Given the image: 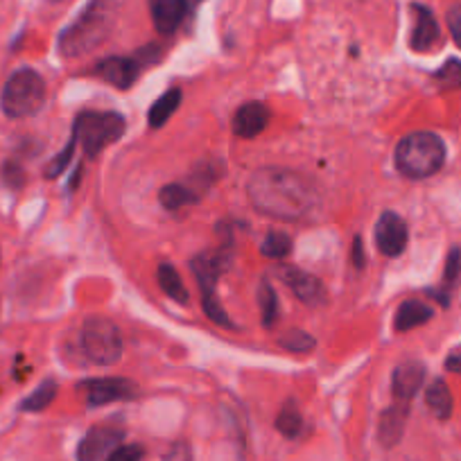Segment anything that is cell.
I'll return each instance as SVG.
<instances>
[{
    "label": "cell",
    "mask_w": 461,
    "mask_h": 461,
    "mask_svg": "<svg viewBox=\"0 0 461 461\" xmlns=\"http://www.w3.org/2000/svg\"><path fill=\"white\" fill-rule=\"evenodd\" d=\"M247 193L256 211L283 221L303 220L319 202L312 181L287 167H260L247 184Z\"/></svg>",
    "instance_id": "cell-1"
},
{
    "label": "cell",
    "mask_w": 461,
    "mask_h": 461,
    "mask_svg": "<svg viewBox=\"0 0 461 461\" xmlns=\"http://www.w3.org/2000/svg\"><path fill=\"white\" fill-rule=\"evenodd\" d=\"M111 25H113V3L111 0H91V5L79 14V19L61 32V55L79 57L93 50L104 41Z\"/></svg>",
    "instance_id": "cell-2"
},
{
    "label": "cell",
    "mask_w": 461,
    "mask_h": 461,
    "mask_svg": "<svg viewBox=\"0 0 461 461\" xmlns=\"http://www.w3.org/2000/svg\"><path fill=\"white\" fill-rule=\"evenodd\" d=\"M396 167L407 179H428L437 175L446 161V145L437 134L414 131L396 148Z\"/></svg>",
    "instance_id": "cell-3"
},
{
    "label": "cell",
    "mask_w": 461,
    "mask_h": 461,
    "mask_svg": "<svg viewBox=\"0 0 461 461\" xmlns=\"http://www.w3.org/2000/svg\"><path fill=\"white\" fill-rule=\"evenodd\" d=\"M229 247H224L220 251H203V254L194 256L190 260V269H193L194 278L199 283V290H202L203 312H206V317L212 323L224 328H233V323H230V317L226 314V310L221 308L220 299L215 294V287L221 274L229 269Z\"/></svg>",
    "instance_id": "cell-4"
},
{
    "label": "cell",
    "mask_w": 461,
    "mask_h": 461,
    "mask_svg": "<svg viewBox=\"0 0 461 461\" xmlns=\"http://www.w3.org/2000/svg\"><path fill=\"white\" fill-rule=\"evenodd\" d=\"M125 118L115 111H82L73 125L75 139L82 143L88 158H95L97 154L104 152L125 134Z\"/></svg>",
    "instance_id": "cell-5"
},
{
    "label": "cell",
    "mask_w": 461,
    "mask_h": 461,
    "mask_svg": "<svg viewBox=\"0 0 461 461\" xmlns=\"http://www.w3.org/2000/svg\"><path fill=\"white\" fill-rule=\"evenodd\" d=\"M46 102V82L32 68H21L3 86L0 104L10 118L34 115Z\"/></svg>",
    "instance_id": "cell-6"
},
{
    "label": "cell",
    "mask_w": 461,
    "mask_h": 461,
    "mask_svg": "<svg viewBox=\"0 0 461 461\" xmlns=\"http://www.w3.org/2000/svg\"><path fill=\"white\" fill-rule=\"evenodd\" d=\"M79 348L93 365H115L122 357L121 330L111 319L88 317L79 330Z\"/></svg>",
    "instance_id": "cell-7"
},
{
    "label": "cell",
    "mask_w": 461,
    "mask_h": 461,
    "mask_svg": "<svg viewBox=\"0 0 461 461\" xmlns=\"http://www.w3.org/2000/svg\"><path fill=\"white\" fill-rule=\"evenodd\" d=\"M125 441V429L115 425H95L77 446V461H109Z\"/></svg>",
    "instance_id": "cell-8"
},
{
    "label": "cell",
    "mask_w": 461,
    "mask_h": 461,
    "mask_svg": "<svg viewBox=\"0 0 461 461\" xmlns=\"http://www.w3.org/2000/svg\"><path fill=\"white\" fill-rule=\"evenodd\" d=\"M79 392H84V398L91 407L109 405L115 401H131L139 396V389L134 383L121 378H100V380H86L79 384Z\"/></svg>",
    "instance_id": "cell-9"
},
{
    "label": "cell",
    "mask_w": 461,
    "mask_h": 461,
    "mask_svg": "<svg viewBox=\"0 0 461 461\" xmlns=\"http://www.w3.org/2000/svg\"><path fill=\"white\" fill-rule=\"evenodd\" d=\"M410 233H407V224L398 212L384 211L375 221V245H378L380 254L396 258L405 251Z\"/></svg>",
    "instance_id": "cell-10"
},
{
    "label": "cell",
    "mask_w": 461,
    "mask_h": 461,
    "mask_svg": "<svg viewBox=\"0 0 461 461\" xmlns=\"http://www.w3.org/2000/svg\"><path fill=\"white\" fill-rule=\"evenodd\" d=\"M278 278L305 305H321L326 301V287H323V283L317 276H312V274L303 272V269L281 267L278 269Z\"/></svg>",
    "instance_id": "cell-11"
},
{
    "label": "cell",
    "mask_w": 461,
    "mask_h": 461,
    "mask_svg": "<svg viewBox=\"0 0 461 461\" xmlns=\"http://www.w3.org/2000/svg\"><path fill=\"white\" fill-rule=\"evenodd\" d=\"M194 3L197 0H149V14H152L154 28L161 34L176 32V28L184 23Z\"/></svg>",
    "instance_id": "cell-12"
},
{
    "label": "cell",
    "mask_w": 461,
    "mask_h": 461,
    "mask_svg": "<svg viewBox=\"0 0 461 461\" xmlns=\"http://www.w3.org/2000/svg\"><path fill=\"white\" fill-rule=\"evenodd\" d=\"M269 109L263 102H247L233 115V134L240 139H256L267 130Z\"/></svg>",
    "instance_id": "cell-13"
},
{
    "label": "cell",
    "mask_w": 461,
    "mask_h": 461,
    "mask_svg": "<svg viewBox=\"0 0 461 461\" xmlns=\"http://www.w3.org/2000/svg\"><path fill=\"white\" fill-rule=\"evenodd\" d=\"M100 79L109 82L115 88H130L140 73V64L130 57H109L93 68Z\"/></svg>",
    "instance_id": "cell-14"
},
{
    "label": "cell",
    "mask_w": 461,
    "mask_h": 461,
    "mask_svg": "<svg viewBox=\"0 0 461 461\" xmlns=\"http://www.w3.org/2000/svg\"><path fill=\"white\" fill-rule=\"evenodd\" d=\"M423 380L425 366L420 362H402L401 366H396V371L392 375L393 401L410 405L416 393H419V389L423 387Z\"/></svg>",
    "instance_id": "cell-15"
},
{
    "label": "cell",
    "mask_w": 461,
    "mask_h": 461,
    "mask_svg": "<svg viewBox=\"0 0 461 461\" xmlns=\"http://www.w3.org/2000/svg\"><path fill=\"white\" fill-rule=\"evenodd\" d=\"M411 12H414V30H411L410 46L416 52H428L438 41V23L432 10L425 5H411Z\"/></svg>",
    "instance_id": "cell-16"
},
{
    "label": "cell",
    "mask_w": 461,
    "mask_h": 461,
    "mask_svg": "<svg viewBox=\"0 0 461 461\" xmlns=\"http://www.w3.org/2000/svg\"><path fill=\"white\" fill-rule=\"evenodd\" d=\"M407 416H410V405L398 401L383 411L378 425V438L384 447H393L401 441L402 432H405Z\"/></svg>",
    "instance_id": "cell-17"
},
{
    "label": "cell",
    "mask_w": 461,
    "mask_h": 461,
    "mask_svg": "<svg viewBox=\"0 0 461 461\" xmlns=\"http://www.w3.org/2000/svg\"><path fill=\"white\" fill-rule=\"evenodd\" d=\"M434 317V310L429 305L420 303V301H402L396 310V319H393V326L398 332H407L411 328H419L423 323H428Z\"/></svg>",
    "instance_id": "cell-18"
},
{
    "label": "cell",
    "mask_w": 461,
    "mask_h": 461,
    "mask_svg": "<svg viewBox=\"0 0 461 461\" xmlns=\"http://www.w3.org/2000/svg\"><path fill=\"white\" fill-rule=\"evenodd\" d=\"M179 104H181L179 88H170V91L163 93V95L154 102L152 109H149V113H148L149 127H152V130H158V127L166 125V122L172 118V113L179 109Z\"/></svg>",
    "instance_id": "cell-19"
},
{
    "label": "cell",
    "mask_w": 461,
    "mask_h": 461,
    "mask_svg": "<svg viewBox=\"0 0 461 461\" xmlns=\"http://www.w3.org/2000/svg\"><path fill=\"white\" fill-rule=\"evenodd\" d=\"M157 281L158 285H161V290L166 292L167 296H170L172 301H176V303H188L190 294L188 290H185L184 281H181L179 272H176L175 267H172L170 263H163L157 267Z\"/></svg>",
    "instance_id": "cell-20"
},
{
    "label": "cell",
    "mask_w": 461,
    "mask_h": 461,
    "mask_svg": "<svg viewBox=\"0 0 461 461\" xmlns=\"http://www.w3.org/2000/svg\"><path fill=\"white\" fill-rule=\"evenodd\" d=\"M425 405L429 407V411H432L437 419H441V420L450 419V414H452V393H450V389H447V384L443 383V380H434V383L429 384L428 392H425Z\"/></svg>",
    "instance_id": "cell-21"
},
{
    "label": "cell",
    "mask_w": 461,
    "mask_h": 461,
    "mask_svg": "<svg viewBox=\"0 0 461 461\" xmlns=\"http://www.w3.org/2000/svg\"><path fill=\"white\" fill-rule=\"evenodd\" d=\"M158 202L167 211H181L184 206H190V203L197 202V193L181 184H167L158 190Z\"/></svg>",
    "instance_id": "cell-22"
},
{
    "label": "cell",
    "mask_w": 461,
    "mask_h": 461,
    "mask_svg": "<svg viewBox=\"0 0 461 461\" xmlns=\"http://www.w3.org/2000/svg\"><path fill=\"white\" fill-rule=\"evenodd\" d=\"M57 396V383L52 380H46V383L39 384L23 402H21V410L23 411H43L46 407H50V402L55 401Z\"/></svg>",
    "instance_id": "cell-23"
},
{
    "label": "cell",
    "mask_w": 461,
    "mask_h": 461,
    "mask_svg": "<svg viewBox=\"0 0 461 461\" xmlns=\"http://www.w3.org/2000/svg\"><path fill=\"white\" fill-rule=\"evenodd\" d=\"M276 429L287 438H296L303 432V416H301V411L292 402H287L281 414H278Z\"/></svg>",
    "instance_id": "cell-24"
},
{
    "label": "cell",
    "mask_w": 461,
    "mask_h": 461,
    "mask_svg": "<svg viewBox=\"0 0 461 461\" xmlns=\"http://www.w3.org/2000/svg\"><path fill=\"white\" fill-rule=\"evenodd\" d=\"M260 251H263V256H267L272 260L285 258L292 251V238L281 233V230H272L263 240V245H260Z\"/></svg>",
    "instance_id": "cell-25"
},
{
    "label": "cell",
    "mask_w": 461,
    "mask_h": 461,
    "mask_svg": "<svg viewBox=\"0 0 461 461\" xmlns=\"http://www.w3.org/2000/svg\"><path fill=\"white\" fill-rule=\"evenodd\" d=\"M258 303H260V317H263L265 326H274V321H276L278 317V296H276V290H274L267 281L260 283Z\"/></svg>",
    "instance_id": "cell-26"
},
{
    "label": "cell",
    "mask_w": 461,
    "mask_h": 461,
    "mask_svg": "<svg viewBox=\"0 0 461 461\" xmlns=\"http://www.w3.org/2000/svg\"><path fill=\"white\" fill-rule=\"evenodd\" d=\"M281 346L287 348L290 353H310L314 346H317V341H314V337L310 335V332L292 328V330H287L285 335L281 337Z\"/></svg>",
    "instance_id": "cell-27"
},
{
    "label": "cell",
    "mask_w": 461,
    "mask_h": 461,
    "mask_svg": "<svg viewBox=\"0 0 461 461\" xmlns=\"http://www.w3.org/2000/svg\"><path fill=\"white\" fill-rule=\"evenodd\" d=\"M434 79L446 88H461V61L447 59L446 64L437 70Z\"/></svg>",
    "instance_id": "cell-28"
},
{
    "label": "cell",
    "mask_w": 461,
    "mask_h": 461,
    "mask_svg": "<svg viewBox=\"0 0 461 461\" xmlns=\"http://www.w3.org/2000/svg\"><path fill=\"white\" fill-rule=\"evenodd\" d=\"M75 145H77V139H75V134H73V136H70L68 145H66V148L61 149V152L57 154L55 158H52L50 166L46 167V179H57V176H59L61 172L68 167L70 158H73V154H75Z\"/></svg>",
    "instance_id": "cell-29"
},
{
    "label": "cell",
    "mask_w": 461,
    "mask_h": 461,
    "mask_svg": "<svg viewBox=\"0 0 461 461\" xmlns=\"http://www.w3.org/2000/svg\"><path fill=\"white\" fill-rule=\"evenodd\" d=\"M461 276V249H452L447 254L446 260V272H443V287H452L456 283V278Z\"/></svg>",
    "instance_id": "cell-30"
},
{
    "label": "cell",
    "mask_w": 461,
    "mask_h": 461,
    "mask_svg": "<svg viewBox=\"0 0 461 461\" xmlns=\"http://www.w3.org/2000/svg\"><path fill=\"white\" fill-rule=\"evenodd\" d=\"M143 459V447L139 443H130V446H121L113 455L109 456V461H140Z\"/></svg>",
    "instance_id": "cell-31"
},
{
    "label": "cell",
    "mask_w": 461,
    "mask_h": 461,
    "mask_svg": "<svg viewBox=\"0 0 461 461\" xmlns=\"http://www.w3.org/2000/svg\"><path fill=\"white\" fill-rule=\"evenodd\" d=\"M447 28H450L452 41L461 48V7H452L447 12Z\"/></svg>",
    "instance_id": "cell-32"
},
{
    "label": "cell",
    "mask_w": 461,
    "mask_h": 461,
    "mask_svg": "<svg viewBox=\"0 0 461 461\" xmlns=\"http://www.w3.org/2000/svg\"><path fill=\"white\" fill-rule=\"evenodd\" d=\"M163 461H193V452H190V447L185 443H175Z\"/></svg>",
    "instance_id": "cell-33"
},
{
    "label": "cell",
    "mask_w": 461,
    "mask_h": 461,
    "mask_svg": "<svg viewBox=\"0 0 461 461\" xmlns=\"http://www.w3.org/2000/svg\"><path fill=\"white\" fill-rule=\"evenodd\" d=\"M5 181L10 185H14V188H19V185L23 184V170H21L19 166H14V163H10V166L5 167Z\"/></svg>",
    "instance_id": "cell-34"
},
{
    "label": "cell",
    "mask_w": 461,
    "mask_h": 461,
    "mask_svg": "<svg viewBox=\"0 0 461 461\" xmlns=\"http://www.w3.org/2000/svg\"><path fill=\"white\" fill-rule=\"evenodd\" d=\"M366 263V256H365V247H362V238L357 236L356 240H353V265H356L357 269L365 267Z\"/></svg>",
    "instance_id": "cell-35"
},
{
    "label": "cell",
    "mask_w": 461,
    "mask_h": 461,
    "mask_svg": "<svg viewBox=\"0 0 461 461\" xmlns=\"http://www.w3.org/2000/svg\"><path fill=\"white\" fill-rule=\"evenodd\" d=\"M446 369L452 371V374H461V353L459 356H450L446 360Z\"/></svg>",
    "instance_id": "cell-36"
}]
</instances>
